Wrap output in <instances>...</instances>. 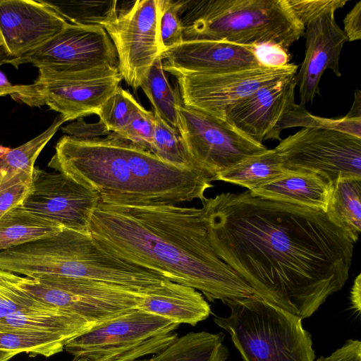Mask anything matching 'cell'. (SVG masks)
Listing matches in <instances>:
<instances>
[{
    "mask_svg": "<svg viewBox=\"0 0 361 361\" xmlns=\"http://www.w3.org/2000/svg\"><path fill=\"white\" fill-rule=\"evenodd\" d=\"M201 202L216 253L263 300L303 319L345 284L354 243L325 212L247 190Z\"/></svg>",
    "mask_w": 361,
    "mask_h": 361,
    "instance_id": "cell-1",
    "label": "cell"
},
{
    "mask_svg": "<svg viewBox=\"0 0 361 361\" xmlns=\"http://www.w3.org/2000/svg\"><path fill=\"white\" fill-rule=\"evenodd\" d=\"M89 231L113 255L191 287L211 302L259 297L216 253L202 207L99 201Z\"/></svg>",
    "mask_w": 361,
    "mask_h": 361,
    "instance_id": "cell-2",
    "label": "cell"
},
{
    "mask_svg": "<svg viewBox=\"0 0 361 361\" xmlns=\"http://www.w3.org/2000/svg\"><path fill=\"white\" fill-rule=\"evenodd\" d=\"M48 166L95 191L101 202L116 205L202 201L214 181L202 170L167 164L114 133L92 139L65 135Z\"/></svg>",
    "mask_w": 361,
    "mask_h": 361,
    "instance_id": "cell-3",
    "label": "cell"
},
{
    "mask_svg": "<svg viewBox=\"0 0 361 361\" xmlns=\"http://www.w3.org/2000/svg\"><path fill=\"white\" fill-rule=\"evenodd\" d=\"M181 19L183 42L219 40L286 51L304 34L286 0L188 1Z\"/></svg>",
    "mask_w": 361,
    "mask_h": 361,
    "instance_id": "cell-4",
    "label": "cell"
},
{
    "mask_svg": "<svg viewBox=\"0 0 361 361\" xmlns=\"http://www.w3.org/2000/svg\"><path fill=\"white\" fill-rule=\"evenodd\" d=\"M227 317H214L244 361H314L302 319L259 297L228 302Z\"/></svg>",
    "mask_w": 361,
    "mask_h": 361,
    "instance_id": "cell-5",
    "label": "cell"
},
{
    "mask_svg": "<svg viewBox=\"0 0 361 361\" xmlns=\"http://www.w3.org/2000/svg\"><path fill=\"white\" fill-rule=\"evenodd\" d=\"M179 324L138 308L94 326L64 346L74 360L136 361L157 354L178 337Z\"/></svg>",
    "mask_w": 361,
    "mask_h": 361,
    "instance_id": "cell-6",
    "label": "cell"
},
{
    "mask_svg": "<svg viewBox=\"0 0 361 361\" xmlns=\"http://www.w3.org/2000/svg\"><path fill=\"white\" fill-rule=\"evenodd\" d=\"M19 284L37 300L94 326L137 308L145 293L99 281L59 276H20Z\"/></svg>",
    "mask_w": 361,
    "mask_h": 361,
    "instance_id": "cell-7",
    "label": "cell"
},
{
    "mask_svg": "<svg viewBox=\"0 0 361 361\" xmlns=\"http://www.w3.org/2000/svg\"><path fill=\"white\" fill-rule=\"evenodd\" d=\"M123 80L117 66L39 75L30 85H17L11 97L30 107L47 105L66 121L96 113Z\"/></svg>",
    "mask_w": 361,
    "mask_h": 361,
    "instance_id": "cell-8",
    "label": "cell"
},
{
    "mask_svg": "<svg viewBox=\"0 0 361 361\" xmlns=\"http://www.w3.org/2000/svg\"><path fill=\"white\" fill-rule=\"evenodd\" d=\"M158 0H138L119 13L116 6L97 21L117 53L122 78L134 90L140 87L155 60L161 56Z\"/></svg>",
    "mask_w": 361,
    "mask_h": 361,
    "instance_id": "cell-9",
    "label": "cell"
},
{
    "mask_svg": "<svg viewBox=\"0 0 361 361\" xmlns=\"http://www.w3.org/2000/svg\"><path fill=\"white\" fill-rule=\"evenodd\" d=\"M178 130L200 169L214 178L243 159L268 149L239 131L229 122L184 105L177 107Z\"/></svg>",
    "mask_w": 361,
    "mask_h": 361,
    "instance_id": "cell-10",
    "label": "cell"
},
{
    "mask_svg": "<svg viewBox=\"0 0 361 361\" xmlns=\"http://www.w3.org/2000/svg\"><path fill=\"white\" fill-rule=\"evenodd\" d=\"M274 149L285 170L317 173L329 182L361 179V138L330 129L303 128Z\"/></svg>",
    "mask_w": 361,
    "mask_h": 361,
    "instance_id": "cell-11",
    "label": "cell"
},
{
    "mask_svg": "<svg viewBox=\"0 0 361 361\" xmlns=\"http://www.w3.org/2000/svg\"><path fill=\"white\" fill-rule=\"evenodd\" d=\"M16 68L31 63L39 75L71 73L93 68L118 67L116 48L106 31L99 24L70 23L42 46L15 58L3 59Z\"/></svg>",
    "mask_w": 361,
    "mask_h": 361,
    "instance_id": "cell-12",
    "label": "cell"
},
{
    "mask_svg": "<svg viewBox=\"0 0 361 361\" xmlns=\"http://www.w3.org/2000/svg\"><path fill=\"white\" fill-rule=\"evenodd\" d=\"M298 66H260L212 74L176 76L182 103L224 119L228 110L263 86L296 74Z\"/></svg>",
    "mask_w": 361,
    "mask_h": 361,
    "instance_id": "cell-13",
    "label": "cell"
},
{
    "mask_svg": "<svg viewBox=\"0 0 361 361\" xmlns=\"http://www.w3.org/2000/svg\"><path fill=\"white\" fill-rule=\"evenodd\" d=\"M100 201L94 190L59 172L35 168L21 204L63 228L90 232L92 216Z\"/></svg>",
    "mask_w": 361,
    "mask_h": 361,
    "instance_id": "cell-14",
    "label": "cell"
},
{
    "mask_svg": "<svg viewBox=\"0 0 361 361\" xmlns=\"http://www.w3.org/2000/svg\"><path fill=\"white\" fill-rule=\"evenodd\" d=\"M296 74L258 89L228 110L224 119L258 143L281 141L279 125L296 105Z\"/></svg>",
    "mask_w": 361,
    "mask_h": 361,
    "instance_id": "cell-15",
    "label": "cell"
},
{
    "mask_svg": "<svg viewBox=\"0 0 361 361\" xmlns=\"http://www.w3.org/2000/svg\"><path fill=\"white\" fill-rule=\"evenodd\" d=\"M68 24L42 0H0V37L8 59L42 46Z\"/></svg>",
    "mask_w": 361,
    "mask_h": 361,
    "instance_id": "cell-16",
    "label": "cell"
},
{
    "mask_svg": "<svg viewBox=\"0 0 361 361\" xmlns=\"http://www.w3.org/2000/svg\"><path fill=\"white\" fill-rule=\"evenodd\" d=\"M163 67L173 76L212 74L262 66L254 47L219 40H191L166 50Z\"/></svg>",
    "mask_w": 361,
    "mask_h": 361,
    "instance_id": "cell-17",
    "label": "cell"
},
{
    "mask_svg": "<svg viewBox=\"0 0 361 361\" xmlns=\"http://www.w3.org/2000/svg\"><path fill=\"white\" fill-rule=\"evenodd\" d=\"M335 13H330L305 27L304 60L296 74L300 104L312 103L320 94L319 81L326 69L341 77L340 55L348 41L343 30L337 25Z\"/></svg>",
    "mask_w": 361,
    "mask_h": 361,
    "instance_id": "cell-18",
    "label": "cell"
},
{
    "mask_svg": "<svg viewBox=\"0 0 361 361\" xmlns=\"http://www.w3.org/2000/svg\"><path fill=\"white\" fill-rule=\"evenodd\" d=\"M137 308L179 325L195 326L211 314L210 306L200 292L169 280L145 292Z\"/></svg>",
    "mask_w": 361,
    "mask_h": 361,
    "instance_id": "cell-19",
    "label": "cell"
},
{
    "mask_svg": "<svg viewBox=\"0 0 361 361\" xmlns=\"http://www.w3.org/2000/svg\"><path fill=\"white\" fill-rule=\"evenodd\" d=\"M94 326L75 314L39 300L0 319V331L50 334L68 341Z\"/></svg>",
    "mask_w": 361,
    "mask_h": 361,
    "instance_id": "cell-20",
    "label": "cell"
},
{
    "mask_svg": "<svg viewBox=\"0 0 361 361\" xmlns=\"http://www.w3.org/2000/svg\"><path fill=\"white\" fill-rule=\"evenodd\" d=\"M330 187L331 183L317 173L286 170L275 180L249 191L262 198L325 212Z\"/></svg>",
    "mask_w": 361,
    "mask_h": 361,
    "instance_id": "cell-21",
    "label": "cell"
},
{
    "mask_svg": "<svg viewBox=\"0 0 361 361\" xmlns=\"http://www.w3.org/2000/svg\"><path fill=\"white\" fill-rule=\"evenodd\" d=\"M224 340L222 333L189 332L162 351L136 361H226L228 351Z\"/></svg>",
    "mask_w": 361,
    "mask_h": 361,
    "instance_id": "cell-22",
    "label": "cell"
},
{
    "mask_svg": "<svg viewBox=\"0 0 361 361\" xmlns=\"http://www.w3.org/2000/svg\"><path fill=\"white\" fill-rule=\"evenodd\" d=\"M63 228L20 204L8 209L0 218V252L48 237Z\"/></svg>",
    "mask_w": 361,
    "mask_h": 361,
    "instance_id": "cell-23",
    "label": "cell"
},
{
    "mask_svg": "<svg viewBox=\"0 0 361 361\" xmlns=\"http://www.w3.org/2000/svg\"><path fill=\"white\" fill-rule=\"evenodd\" d=\"M325 212L356 243L361 230V179L340 178L331 183Z\"/></svg>",
    "mask_w": 361,
    "mask_h": 361,
    "instance_id": "cell-24",
    "label": "cell"
},
{
    "mask_svg": "<svg viewBox=\"0 0 361 361\" xmlns=\"http://www.w3.org/2000/svg\"><path fill=\"white\" fill-rule=\"evenodd\" d=\"M285 171L280 155L274 149H268L219 173L214 180L230 183L250 191L275 180Z\"/></svg>",
    "mask_w": 361,
    "mask_h": 361,
    "instance_id": "cell-25",
    "label": "cell"
},
{
    "mask_svg": "<svg viewBox=\"0 0 361 361\" xmlns=\"http://www.w3.org/2000/svg\"><path fill=\"white\" fill-rule=\"evenodd\" d=\"M66 121L61 115H59L43 133L25 144L6 152L0 157V177L6 181L20 177L32 180L37 157Z\"/></svg>",
    "mask_w": 361,
    "mask_h": 361,
    "instance_id": "cell-26",
    "label": "cell"
},
{
    "mask_svg": "<svg viewBox=\"0 0 361 361\" xmlns=\"http://www.w3.org/2000/svg\"><path fill=\"white\" fill-rule=\"evenodd\" d=\"M165 72L162 58L159 56L140 87L149 100L154 113L178 132L177 107L181 99L178 90H173Z\"/></svg>",
    "mask_w": 361,
    "mask_h": 361,
    "instance_id": "cell-27",
    "label": "cell"
},
{
    "mask_svg": "<svg viewBox=\"0 0 361 361\" xmlns=\"http://www.w3.org/2000/svg\"><path fill=\"white\" fill-rule=\"evenodd\" d=\"M68 341L44 334L0 331V350L25 353L30 356L50 357L64 350Z\"/></svg>",
    "mask_w": 361,
    "mask_h": 361,
    "instance_id": "cell-28",
    "label": "cell"
},
{
    "mask_svg": "<svg viewBox=\"0 0 361 361\" xmlns=\"http://www.w3.org/2000/svg\"><path fill=\"white\" fill-rule=\"evenodd\" d=\"M154 118L155 127L150 152L161 161L176 167L200 169L188 154L179 133L155 114Z\"/></svg>",
    "mask_w": 361,
    "mask_h": 361,
    "instance_id": "cell-29",
    "label": "cell"
},
{
    "mask_svg": "<svg viewBox=\"0 0 361 361\" xmlns=\"http://www.w3.org/2000/svg\"><path fill=\"white\" fill-rule=\"evenodd\" d=\"M302 126L334 130L361 138V118L345 116L341 118H325L310 114L305 106L296 104L294 109L280 122L278 131L291 127Z\"/></svg>",
    "mask_w": 361,
    "mask_h": 361,
    "instance_id": "cell-30",
    "label": "cell"
},
{
    "mask_svg": "<svg viewBox=\"0 0 361 361\" xmlns=\"http://www.w3.org/2000/svg\"><path fill=\"white\" fill-rule=\"evenodd\" d=\"M140 105L128 91L118 86L95 114L106 131L117 134L125 128Z\"/></svg>",
    "mask_w": 361,
    "mask_h": 361,
    "instance_id": "cell-31",
    "label": "cell"
},
{
    "mask_svg": "<svg viewBox=\"0 0 361 361\" xmlns=\"http://www.w3.org/2000/svg\"><path fill=\"white\" fill-rule=\"evenodd\" d=\"M188 2V1L158 0L159 32L162 54L183 42L180 15L185 11Z\"/></svg>",
    "mask_w": 361,
    "mask_h": 361,
    "instance_id": "cell-32",
    "label": "cell"
},
{
    "mask_svg": "<svg viewBox=\"0 0 361 361\" xmlns=\"http://www.w3.org/2000/svg\"><path fill=\"white\" fill-rule=\"evenodd\" d=\"M19 276L0 269V319L38 300L20 287Z\"/></svg>",
    "mask_w": 361,
    "mask_h": 361,
    "instance_id": "cell-33",
    "label": "cell"
},
{
    "mask_svg": "<svg viewBox=\"0 0 361 361\" xmlns=\"http://www.w3.org/2000/svg\"><path fill=\"white\" fill-rule=\"evenodd\" d=\"M154 127V112L147 111L140 105L125 128L116 135L138 147L150 152Z\"/></svg>",
    "mask_w": 361,
    "mask_h": 361,
    "instance_id": "cell-34",
    "label": "cell"
},
{
    "mask_svg": "<svg viewBox=\"0 0 361 361\" xmlns=\"http://www.w3.org/2000/svg\"><path fill=\"white\" fill-rule=\"evenodd\" d=\"M292 13L305 27L309 23L342 8L347 0H286Z\"/></svg>",
    "mask_w": 361,
    "mask_h": 361,
    "instance_id": "cell-35",
    "label": "cell"
},
{
    "mask_svg": "<svg viewBox=\"0 0 361 361\" xmlns=\"http://www.w3.org/2000/svg\"><path fill=\"white\" fill-rule=\"evenodd\" d=\"M32 180L20 177L6 181L0 177V218L11 208L22 203Z\"/></svg>",
    "mask_w": 361,
    "mask_h": 361,
    "instance_id": "cell-36",
    "label": "cell"
},
{
    "mask_svg": "<svg viewBox=\"0 0 361 361\" xmlns=\"http://www.w3.org/2000/svg\"><path fill=\"white\" fill-rule=\"evenodd\" d=\"M254 51L260 65L265 67H283L289 63L290 59L288 51L270 44L254 47Z\"/></svg>",
    "mask_w": 361,
    "mask_h": 361,
    "instance_id": "cell-37",
    "label": "cell"
},
{
    "mask_svg": "<svg viewBox=\"0 0 361 361\" xmlns=\"http://www.w3.org/2000/svg\"><path fill=\"white\" fill-rule=\"evenodd\" d=\"M63 133L79 139H92L108 135L109 133L99 121L97 123H87L81 118L77 121L62 128Z\"/></svg>",
    "mask_w": 361,
    "mask_h": 361,
    "instance_id": "cell-38",
    "label": "cell"
},
{
    "mask_svg": "<svg viewBox=\"0 0 361 361\" xmlns=\"http://www.w3.org/2000/svg\"><path fill=\"white\" fill-rule=\"evenodd\" d=\"M316 361H361V342L349 339L329 356H322Z\"/></svg>",
    "mask_w": 361,
    "mask_h": 361,
    "instance_id": "cell-39",
    "label": "cell"
},
{
    "mask_svg": "<svg viewBox=\"0 0 361 361\" xmlns=\"http://www.w3.org/2000/svg\"><path fill=\"white\" fill-rule=\"evenodd\" d=\"M343 32L348 41L361 39V1H357L343 19Z\"/></svg>",
    "mask_w": 361,
    "mask_h": 361,
    "instance_id": "cell-40",
    "label": "cell"
},
{
    "mask_svg": "<svg viewBox=\"0 0 361 361\" xmlns=\"http://www.w3.org/2000/svg\"><path fill=\"white\" fill-rule=\"evenodd\" d=\"M360 274L355 278L354 281L351 292H350V301L352 304V308L355 310V312H357L359 314L360 312V293H361V285H360Z\"/></svg>",
    "mask_w": 361,
    "mask_h": 361,
    "instance_id": "cell-41",
    "label": "cell"
},
{
    "mask_svg": "<svg viewBox=\"0 0 361 361\" xmlns=\"http://www.w3.org/2000/svg\"><path fill=\"white\" fill-rule=\"evenodd\" d=\"M17 90V85L11 84L7 79L6 75L0 71V97L12 95Z\"/></svg>",
    "mask_w": 361,
    "mask_h": 361,
    "instance_id": "cell-42",
    "label": "cell"
},
{
    "mask_svg": "<svg viewBox=\"0 0 361 361\" xmlns=\"http://www.w3.org/2000/svg\"><path fill=\"white\" fill-rule=\"evenodd\" d=\"M346 116L352 118H361V93L359 90L355 92L354 102Z\"/></svg>",
    "mask_w": 361,
    "mask_h": 361,
    "instance_id": "cell-43",
    "label": "cell"
},
{
    "mask_svg": "<svg viewBox=\"0 0 361 361\" xmlns=\"http://www.w3.org/2000/svg\"><path fill=\"white\" fill-rule=\"evenodd\" d=\"M18 354L19 353L15 351L0 350V361H8Z\"/></svg>",
    "mask_w": 361,
    "mask_h": 361,
    "instance_id": "cell-44",
    "label": "cell"
},
{
    "mask_svg": "<svg viewBox=\"0 0 361 361\" xmlns=\"http://www.w3.org/2000/svg\"><path fill=\"white\" fill-rule=\"evenodd\" d=\"M3 54H4L7 57V56L4 51V47H3V43H2L1 38L0 37V59ZM0 61H1V59H0Z\"/></svg>",
    "mask_w": 361,
    "mask_h": 361,
    "instance_id": "cell-45",
    "label": "cell"
},
{
    "mask_svg": "<svg viewBox=\"0 0 361 361\" xmlns=\"http://www.w3.org/2000/svg\"><path fill=\"white\" fill-rule=\"evenodd\" d=\"M9 149V148H7V147H4L2 146H0V157L6 152H7L8 150Z\"/></svg>",
    "mask_w": 361,
    "mask_h": 361,
    "instance_id": "cell-46",
    "label": "cell"
},
{
    "mask_svg": "<svg viewBox=\"0 0 361 361\" xmlns=\"http://www.w3.org/2000/svg\"><path fill=\"white\" fill-rule=\"evenodd\" d=\"M73 361H89V360L84 359V358H81V359L74 360Z\"/></svg>",
    "mask_w": 361,
    "mask_h": 361,
    "instance_id": "cell-47",
    "label": "cell"
}]
</instances>
